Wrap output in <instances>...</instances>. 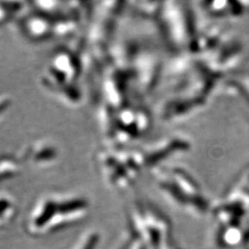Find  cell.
Returning a JSON list of instances; mask_svg holds the SVG:
<instances>
[{
	"label": "cell",
	"instance_id": "6da1fadb",
	"mask_svg": "<svg viewBox=\"0 0 249 249\" xmlns=\"http://www.w3.org/2000/svg\"><path fill=\"white\" fill-rule=\"evenodd\" d=\"M89 211L87 200L76 196L49 194L38 199L29 213L28 231L45 233L79 221Z\"/></svg>",
	"mask_w": 249,
	"mask_h": 249
},
{
	"label": "cell",
	"instance_id": "7a4b0ae2",
	"mask_svg": "<svg viewBox=\"0 0 249 249\" xmlns=\"http://www.w3.org/2000/svg\"><path fill=\"white\" fill-rule=\"evenodd\" d=\"M58 157V151L48 140H41L29 145L26 150V158L28 161H34L36 165L51 164Z\"/></svg>",
	"mask_w": 249,
	"mask_h": 249
},
{
	"label": "cell",
	"instance_id": "3957f363",
	"mask_svg": "<svg viewBox=\"0 0 249 249\" xmlns=\"http://www.w3.org/2000/svg\"><path fill=\"white\" fill-rule=\"evenodd\" d=\"M14 212V201L10 196L0 193V225L10 221Z\"/></svg>",
	"mask_w": 249,
	"mask_h": 249
},
{
	"label": "cell",
	"instance_id": "277c9868",
	"mask_svg": "<svg viewBox=\"0 0 249 249\" xmlns=\"http://www.w3.org/2000/svg\"><path fill=\"white\" fill-rule=\"evenodd\" d=\"M95 242L96 239L93 237V235H91V231H89V233L85 235L79 240V242L76 244L74 249H93Z\"/></svg>",
	"mask_w": 249,
	"mask_h": 249
},
{
	"label": "cell",
	"instance_id": "5b68a950",
	"mask_svg": "<svg viewBox=\"0 0 249 249\" xmlns=\"http://www.w3.org/2000/svg\"><path fill=\"white\" fill-rule=\"evenodd\" d=\"M11 103V100L7 99L6 97L2 98L0 97V118L5 113V111L7 110V107L10 106Z\"/></svg>",
	"mask_w": 249,
	"mask_h": 249
}]
</instances>
